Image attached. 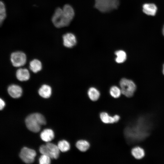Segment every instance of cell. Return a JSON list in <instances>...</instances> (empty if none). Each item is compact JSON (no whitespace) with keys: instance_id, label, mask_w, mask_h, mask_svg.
<instances>
[{"instance_id":"6da1fadb","label":"cell","mask_w":164,"mask_h":164,"mask_svg":"<svg viewBox=\"0 0 164 164\" xmlns=\"http://www.w3.org/2000/svg\"><path fill=\"white\" fill-rule=\"evenodd\" d=\"M74 15V11L70 5L66 4L62 9L57 8L52 18V21L56 28H60L69 26Z\"/></svg>"},{"instance_id":"7a4b0ae2","label":"cell","mask_w":164,"mask_h":164,"mask_svg":"<svg viewBox=\"0 0 164 164\" xmlns=\"http://www.w3.org/2000/svg\"><path fill=\"white\" fill-rule=\"evenodd\" d=\"M45 118L41 114L34 113L28 115L25 119L26 125L29 130L34 132H39L42 125L46 124Z\"/></svg>"},{"instance_id":"3957f363","label":"cell","mask_w":164,"mask_h":164,"mask_svg":"<svg viewBox=\"0 0 164 164\" xmlns=\"http://www.w3.org/2000/svg\"><path fill=\"white\" fill-rule=\"evenodd\" d=\"M95 7L102 12H107L116 9L119 0H95Z\"/></svg>"},{"instance_id":"277c9868","label":"cell","mask_w":164,"mask_h":164,"mask_svg":"<svg viewBox=\"0 0 164 164\" xmlns=\"http://www.w3.org/2000/svg\"><path fill=\"white\" fill-rule=\"evenodd\" d=\"M39 151L42 154L46 155L52 159H57L60 151L57 145L48 142L45 145H42L40 147Z\"/></svg>"},{"instance_id":"5b68a950","label":"cell","mask_w":164,"mask_h":164,"mask_svg":"<svg viewBox=\"0 0 164 164\" xmlns=\"http://www.w3.org/2000/svg\"><path fill=\"white\" fill-rule=\"evenodd\" d=\"M120 85L121 94L127 97H132L136 89V86L132 80L123 78L120 82Z\"/></svg>"},{"instance_id":"8992f818","label":"cell","mask_w":164,"mask_h":164,"mask_svg":"<svg viewBox=\"0 0 164 164\" xmlns=\"http://www.w3.org/2000/svg\"><path fill=\"white\" fill-rule=\"evenodd\" d=\"M10 60L12 65L16 67L24 65L26 61L25 54L21 51H17L12 53L10 56Z\"/></svg>"},{"instance_id":"52a82bcc","label":"cell","mask_w":164,"mask_h":164,"mask_svg":"<svg viewBox=\"0 0 164 164\" xmlns=\"http://www.w3.org/2000/svg\"><path fill=\"white\" fill-rule=\"evenodd\" d=\"M36 155V151L26 147L23 148L19 154V156L22 160L26 163H32Z\"/></svg>"},{"instance_id":"ba28073f","label":"cell","mask_w":164,"mask_h":164,"mask_svg":"<svg viewBox=\"0 0 164 164\" xmlns=\"http://www.w3.org/2000/svg\"><path fill=\"white\" fill-rule=\"evenodd\" d=\"M64 46L67 48H71L74 46L77 43L76 38L73 34L67 33L63 37Z\"/></svg>"},{"instance_id":"9c48e42d","label":"cell","mask_w":164,"mask_h":164,"mask_svg":"<svg viewBox=\"0 0 164 164\" xmlns=\"http://www.w3.org/2000/svg\"><path fill=\"white\" fill-rule=\"evenodd\" d=\"M8 92L9 95L15 98H18L22 95V88L16 84H12L8 88Z\"/></svg>"},{"instance_id":"30bf717a","label":"cell","mask_w":164,"mask_h":164,"mask_svg":"<svg viewBox=\"0 0 164 164\" xmlns=\"http://www.w3.org/2000/svg\"><path fill=\"white\" fill-rule=\"evenodd\" d=\"M157 10V7L153 3H146L142 5L143 12L148 15H155Z\"/></svg>"},{"instance_id":"8fae6325","label":"cell","mask_w":164,"mask_h":164,"mask_svg":"<svg viewBox=\"0 0 164 164\" xmlns=\"http://www.w3.org/2000/svg\"><path fill=\"white\" fill-rule=\"evenodd\" d=\"M16 77L20 81H26L29 79L30 74L27 69L21 68L17 70Z\"/></svg>"},{"instance_id":"7c38bea8","label":"cell","mask_w":164,"mask_h":164,"mask_svg":"<svg viewBox=\"0 0 164 164\" xmlns=\"http://www.w3.org/2000/svg\"><path fill=\"white\" fill-rule=\"evenodd\" d=\"M39 95L43 98H49L52 94V88L49 85L44 84L38 90Z\"/></svg>"},{"instance_id":"4fadbf2b","label":"cell","mask_w":164,"mask_h":164,"mask_svg":"<svg viewBox=\"0 0 164 164\" xmlns=\"http://www.w3.org/2000/svg\"><path fill=\"white\" fill-rule=\"evenodd\" d=\"M54 133L53 131L49 129L44 130L40 133V136L41 139L43 141L49 142L54 138Z\"/></svg>"},{"instance_id":"5bb4252c","label":"cell","mask_w":164,"mask_h":164,"mask_svg":"<svg viewBox=\"0 0 164 164\" xmlns=\"http://www.w3.org/2000/svg\"><path fill=\"white\" fill-rule=\"evenodd\" d=\"M29 68L33 73H36L42 69V63L37 59H33L30 62Z\"/></svg>"},{"instance_id":"9a60e30c","label":"cell","mask_w":164,"mask_h":164,"mask_svg":"<svg viewBox=\"0 0 164 164\" xmlns=\"http://www.w3.org/2000/svg\"><path fill=\"white\" fill-rule=\"evenodd\" d=\"M131 153L135 159H142L145 155L144 150L139 147H136L132 149Z\"/></svg>"},{"instance_id":"2e32d148","label":"cell","mask_w":164,"mask_h":164,"mask_svg":"<svg viewBox=\"0 0 164 164\" xmlns=\"http://www.w3.org/2000/svg\"><path fill=\"white\" fill-rule=\"evenodd\" d=\"M76 146L80 151L82 152H85L90 148V144L87 141L80 140L77 142Z\"/></svg>"},{"instance_id":"e0dca14e","label":"cell","mask_w":164,"mask_h":164,"mask_svg":"<svg viewBox=\"0 0 164 164\" xmlns=\"http://www.w3.org/2000/svg\"><path fill=\"white\" fill-rule=\"evenodd\" d=\"M100 117L101 121L105 124H112L115 123L114 116H111L106 112H102Z\"/></svg>"},{"instance_id":"ac0fdd59","label":"cell","mask_w":164,"mask_h":164,"mask_svg":"<svg viewBox=\"0 0 164 164\" xmlns=\"http://www.w3.org/2000/svg\"><path fill=\"white\" fill-rule=\"evenodd\" d=\"M87 94L89 98L93 101H97L100 96L99 91L96 88L93 87L89 89Z\"/></svg>"},{"instance_id":"d6986e66","label":"cell","mask_w":164,"mask_h":164,"mask_svg":"<svg viewBox=\"0 0 164 164\" xmlns=\"http://www.w3.org/2000/svg\"><path fill=\"white\" fill-rule=\"evenodd\" d=\"M116 57L115 59L116 62L118 63H122L126 59L127 55L126 53L123 50H119L115 53Z\"/></svg>"},{"instance_id":"ffe728a7","label":"cell","mask_w":164,"mask_h":164,"mask_svg":"<svg viewBox=\"0 0 164 164\" xmlns=\"http://www.w3.org/2000/svg\"><path fill=\"white\" fill-rule=\"evenodd\" d=\"M57 146L60 150L63 152H66L70 149V143L65 140L60 141L58 142Z\"/></svg>"},{"instance_id":"44dd1931","label":"cell","mask_w":164,"mask_h":164,"mask_svg":"<svg viewBox=\"0 0 164 164\" xmlns=\"http://www.w3.org/2000/svg\"><path fill=\"white\" fill-rule=\"evenodd\" d=\"M6 17L5 6L2 1L0 2V24L1 26Z\"/></svg>"},{"instance_id":"7402d4cb","label":"cell","mask_w":164,"mask_h":164,"mask_svg":"<svg viewBox=\"0 0 164 164\" xmlns=\"http://www.w3.org/2000/svg\"><path fill=\"white\" fill-rule=\"evenodd\" d=\"M110 93L111 96L114 98L119 97L121 94L120 88L116 86H113L110 88Z\"/></svg>"},{"instance_id":"603a6c76","label":"cell","mask_w":164,"mask_h":164,"mask_svg":"<svg viewBox=\"0 0 164 164\" xmlns=\"http://www.w3.org/2000/svg\"><path fill=\"white\" fill-rule=\"evenodd\" d=\"M51 158L49 156L42 154L39 159V163L40 164H49L51 162Z\"/></svg>"},{"instance_id":"cb8c5ba5","label":"cell","mask_w":164,"mask_h":164,"mask_svg":"<svg viewBox=\"0 0 164 164\" xmlns=\"http://www.w3.org/2000/svg\"><path fill=\"white\" fill-rule=\"evenodd\" d=\"M5 105V103L4 101L1 98L0 99V109H2Z\"/></svg>"},{"instance_id":"d4e9b609","label":"cell","mask_w":164,"mask_h":164,"mask_svg":"<svg viewBox=\"0 0 164 164\" xmlns=\"http://www.w3.org/2000/svg\"><path fill=\"white\" fill-rule=\"evenodd\" d=\"M162 33L163 35L164 36V26H163V28H162Z\"/></svg>"},{"instance_id":"484cf974","label":"cell","mask_w":164,"mask_h":164,"mask_svg":"<svg viewBox=\"0 0 164 164\" xmlns=\"http://www.w3.org/2000/svg\"><path fill=\"white\" fill-rule=\"evenodd\" d=\"M163 74L164 75V64L163 65Z\"/></svg>"}]
</instances>
